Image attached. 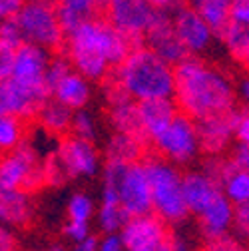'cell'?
<instances>
[{
    "instance_id": "cell-1",
    "label": "cell",
    "mask_w": 249,
    "mask_h": 251,
    "mask_svg": "<svg viewBox=\"0 0 249 251\" xmlns=\"http://www.w3.org/2000/svg\"><path fill=\"white\" fill-rule=\"evenodd\" d=\"M177 110L194 122L235 110V86L217 66L199 56H188L174 66V96Z\"/></svg>"
},
{
    "instance_id": "cell-2",
    "label": "cell",
    "mask_w": 249,
    "mask_h": 251,
    "mask_svg": "<svg viewBox=\"0 0 249 251\" xmlns=\"http://www.w3.org/2000/svg\"><path fill=\"white\" fill-rule=\"evenodd\" d=\"M144 44L122 34L104 16L86 20L66 36L58 54H64L70 66L90 82H102L112 68L122 64L126 56Z\"/></svg>"
},
{
    "instance_id": "cell-3",
    "label": "cell",
    "mask_w": 249,
    "mask_h": 251,
    "mask_svg": "<svg viewBox=\"0 0 249 251\" xmlns=\"http://www.w3.org/2000/svg\"><path fill=\"white\" fill-rule=\"evenodd\" d=\"M108 76L136 102L174 96V66L146 46L132 50Z\"/></svg>"
},
{
    "instance_id": "cell-4",
    "label": "cell",
    "mask_w": 249,
    "mask_h": 251,
    "mask_svg": "<svg viewBox=\"0 0 249 251\" xmlns=\"http://www.w3.org/2000/svg\"><path fill=\"white\" fill-rule=\"evenodd\" d=\"M144 168L149 179L151 213L166 224H181L190 215L181 192V174L177 166L162 160L160 155L144 158Z\"/></svg>"
},
{
    "instance_id": "cell-5",
    "label": "cell",
    "mask_w": 249,
    "mask_h": 251,
    "mask_svg": "<svg viewBox=\"0 0 249 251\" xmlns=\"http://www.w3.org/2000/svg\"><path fill=\"white\" fill-rule=\"evenodd\" d=\"M44 185V172L38 151L32 144H20L12 151L0 155V192H34Z\"/></svg>"
},
{
    "instance_id": "cell-6",
    "label": "cell",
    "mask_w": 249,
    "mask_h": 251,
    "mask_svg": "<svg viewBox=\"0 0 249 251\" xmlns=\"http://www.w3.org/2000/svg\"><path fill=\"white\" fill-rule=\"evenodd\" d=\"M149 144L162 160L174 166H185L194 162L196 155L201 151L196 122L181 112H177L175 118Z\"/></svg>"
},
{
    "instance_id": "cell-7",
    "label": "cell",
    "mask_w": 249,
    "mask_h": 251,
    "mask_svg": "<svg viewBox=\"0 0 249 251\" xmlns=\"http://www.w3.org/2000/svg\"><path fill=\"white\" fill-rule=\"evenodd\" d=\"M20 28L24 42L36 44L48 52H60L64 46V32L56 18V10L52 6L42 4H26L14 16Z\"/></svg>"
},
{
    "instance_id": "cell-8",
    "label": "cell",
    "mask_w": 249,
    "mask_h": 251,
    "mask_svg": "<svg viewBox=\"0 0 249 251\" xmlns=\"http://www.w3.org/2000/svg\"><path fill=\"white\" fill-rule=\"evenodd\" d=\"M104 18L122 34L144 44V32L155 16V8L148 0H100Z\"/></svg>"
},
{
    "instance_id": "cell-9",
    "label": "cell",
    "mask_w": 249,
    "mask_h": 251,
    "mask_svg": "<svg viewBox=\"0 0 249 251\" xmlns=\"http://www.w3.org/2000/svg\"><path fill=\"white\" fill-rule=\"evenodd\" d=\"M144 46L164 62H168L170 66L179 64L181 60L190 56V52L181 44L179 36L175 34L172 14L166 10H155L151 24L144 32Z\"/></svg>"
},
{
    "instance_id": "cell-10",
    "label": "cell",
    "mask_w": 249,
    "mask_h": 251,
    "mask_svg": "<svg viewBox=\"0 0 249 251\" xmlns=\"http://www.w3.org/2000/svg\"><path fill=\"white\" fill-rule=\"evenodd\" d=\"M118 196L120 205L128 213V217L151 213V192L144 162L126 166L118 181Z\"/></svg>"
},
{
    "instance_id": "cell-11",
    "label": "cell",
    "mask_w": 249,
    "mask_h": 251,
    "mask_svg": "<svg viewBox=\"0 0 249 251\" xmlns=\"http://www.w3.org/2000/svg\"><path fill=\"white\" fill-rule=\"evenodd\" d=\"M56 155L60 158L70 179L92 177L100 172V151L94 142L80 140L68 134L60 140Z\"/></svg>"
},
{
    "instance_id": "cell-12",
    "label": "cell",
    "mask_w": 249,
    "mask_h": 251,
    "mask_svg": "<svg viewBox=\"0 0 249 251\" xmlns=\"http://www.w3.org/2000/svg\"><path fill=\"white\" fill-rule=\"evenodd\" d=\"M170 14H172L175 34L179 36L181 44L190 52V56H199L205 50H209V46L215 38L211 28L185 0L179 6H175Z\"/></svg>"
},
{
    "instance_id": "cell-13",
    "label": "cell",
    "mask_w": 249,
    "mask_h": 251,
    "mask_svg": "<svg viewBox=\"0 0 249 251\" xmlns=\"http://www.w3.org/2000/svg\"><path fill=\"white\" fill-rule=\"evenodd\" d=\"M50 60H52V54L48 50H44L36 44H28V42L20 44L16 48L14 68H12L10 80L16 82L18 86H24V88L46 90L44 78H46V70H48Z\"/></svg>"
},
{
    "instance_id": "cell-14",
    "label": "cell",
    "mask_w": 249,
    "mask_h": 251,
    "mask_svg": "<svg viewBox=\"0 0 249 251\" xmlns=\"http://www.w3.org/2000/svg\"><path fill=\"white\" fill-rule=\"evenodd\" d=\"M168 235H170L168 224L162 222L155 213L128 217V222L120 229V237L124 241L126 251H138V249L149 247L153 243H160Z\"/></svg>"
},
{
    "instance_id": "cell-15",
    "label": "cell",
    "mask_w": 249,
    "mask_h": 251,
    "mask_svg": "<svg viewBox=\"0 0 249 251\" xmlns=\"http://www.w3.org/2000/svg\"><path fill=\"white\" fill-rule=\"evenodd\" d=\"M235 114L237 110L217 114L211 118H203L196 122L199 150L207 155H222L227 146L233 140V128H235Z\"/></svg>"
},
{
    "instance_id": "cell-16",
    "label": "cell",
    "mask_w": 249,
    "mask_h": 251,
    "mask_svg": "<svg viewBox=\"0 0 249 251\" xmlns=\"http://www.w3.org/2000/svg\"><path fill=\"white\" fill-rule=\"evenodd\" d=\"M181 192L188 205V211L199 215L217 196L222 194V187L203 172H188L181 176Z\"/></svg>"
},
{
    "instance_id": "cell-17",
    "label": "cell",
    "mask_w": 249,
    "mask_h": 251,
    "mask_svg": "<svg viewBox=\"0 0 249 251\" xmlns=\"http://www.w3.org/2000/svg\"><path fill=\"white\" fill-rule=\"evenodd\" d=\"M177 112L179 110L172 98H153V100L138 102L140 126H142V132L148 144L175 118Z\"/></svg>"
},
{
    "instance_id": "cell-18",
    "label": "cell",
    "mask_w": 249,
    "mask_h": 251,
    "mask_svg": "<svg viewBox=\"0 0 249 251\" xmlns=\"http://www.w3.org/2000/svg\"><path fill=\"white\" fill-rule=\"evenodd\" d=\"M50 98H54L62 106L70 108L72 112L82 110L88 106L92 98V82L72 68L54 84V88L50 90Z\"/></svg>"
},
{
    "instance_id": "cell-19",
    "label": "cell",
    "mask_w": 249,
    "mask_h": 251,
    "mask_svg": "<svg viewBox=\"0 0 249 251\" xmlns=\"http://www.w3.org/2000/svg\"><path fill=\"white\" fill-rule=\"evenodd\" d=\"M233 209H235V205L224 194H220L198 215L201 233L205 235L207 241L229 233V229L233 227Z\"/></svg>"
},
{
    "instance_id": "cell-20",
    "label": "cell",
    "mask_w": 249,
    "mask_h": 251,
    "mask_svg": "<svg viewBox=\"0 0 249 251\" xmlns=\"http://www.w3.org/2000/svg\"><path fill=\"white\" fill-rule=\"evenodd\" d=\"M34 217V203L28 192H0V224L8 227H24Z\"/></svg>"
},
{
    "instance_id": "cell-21",
    "label": "cell",
    "mask_w": 249,
    "mask_h": 251,
    "mask_svg": "<svg viewBox=\"0 0 249 251\" xmlns=\"http://www.w3.org/2000/svg\"><path fill=\"white\" fill-rule=\"evenodd\" d=\"M104 153H106V162H116V164H124V166L138 164L144 160L146 142L136 136H130V134L114 132L106 144Z\"/></svg>"
},
{
    "instance_id": "cell-22",
    "label": "cell",
    "mask_w": 249,
    "mask_h": 251,
    "mask_svg": "<svg viewBox=\"0 0 249 251\" xmlns=\"http://www.w3.org/2000/svg\"><path fill=\"white\" fill-rule=\"evenodd\" d=\"M72 110L66 108V106H62L60 102H56L54 98H48L42 108L38 110L36 114V122L38 126L48 132L50 136H68L70 134V124H72Z\"/></svg>"
},
{
    "instance_id": "cell-23",
    "label": "cell",
    "mask_w": 249,
    "mask_h": 251,
    "mask_svg": "<svg viewBox=\"0 0 249 251\" xmlns=\"http://www.w3.org/2000/svg\"><path fill=\"white\" fill-rule=\"evenodd\" d=\"M185 2L205 20V24L211 28L215 38L220 36V32L229 22L233 0H185Z\"/></svg>"
},
{
    "instance_id": "cell-24",
    "label": "cell",
    "mask_w": 249,
    "mask_h": 251,
    "mask_svg": "<svg viewBox=\"0 0 249 251\" xmlns=\"http://www.w3.org/2000/svg\"><path fill=\"white\" fill-rule=\"evenodd\" d=\"M24 142L26 122L12 114H0V153H8Z\"/></svg>"
},
{
    "instance_id": "cell-25",
    "label": "cell",
    "mask_w": 249,
    "mask_h": 251,
    "mask_svg": "<svg viewBox=\"0 0 249 251\" xmlns=\"http://www.w3.org/2000/svg\"><path fill=\"white\" fill-rule=\"evenodd\" d=\"M217 38L222 40V44L225 46V50L235 60H239V62L249 52V28L247 26H241V24H235V22L229 20Z\"/></svg>"
},
{
    "instance_id": "cell-26",
    "label": "cell",
    "mask_w": 249,
    "mask_h": 251,
    "mask_svg": "<svg viewBox=\"0 0 249 251\" xmlns=\"http://www.w3.org/2000/svg\"><path fill=\"white\" fill-rule=\"evenodd\" d=\"M222 194L233 205L249 201V170H239V168L231 166L224 183H222Z\"/></svg>"
},
{
    "instance_id": "cell-27",
    "label": "cell",
    "mask_w": 249,
    "mask_h": 251,
    "mask_svg": "<svg viewBox=\"0 0 249 251\" xmlns=\"http://www.w3.org/2000/svg\"><path fill=\"white\" fill-rule=\"evenodd\" d=\"M126 222H128V213L122 209L120 203H100L98 226L104 233H120Z\"/></svg>"
},
{
    "instance_id": "cell-28",
    "label": "cell",
    "mask_w": 249,
    "mask_h": 251,
    "mask_svg": "<svg viewBox=\"0 0 249 251\" xmlns=\"http://www.w3.org/2000/svg\"><path fill=\"white\" fill-rule=\"evenodd\" d=\"M98 134L96 128V118L92 116V112H88L86 108L76 110L72 114V124H70V136L80 138V140H88V142H94Z\"/></svg>"
},
{
    "instance_id": "cell-29",
    "label": "cell",
    "mask_w": 249,
    "mask_h": 251,
    "mask_svg": "<svg viewBox=\"0 0 249 251\" xmlns=\"http://www.w3.org/2000/svg\"><path fill=\"white\" fill-rule=\"evenodd\" d=\"M66 213H68V219H72V222L90 224L92 217H94V201H92L90 196L82 192L72 194L66 203Z\"/></svg>"
},
{
    "instance_id": "cell-30",
    "label": "cell",
    "mask_w": 249,
    "mask_h": 251,
    "mask_svg": "<svg viewBox=\"0 0 249 251\" xmlns=\"http://www.w3.org/2000/svg\"><path fill=\"white\" fill-rule=\"evenodd\" d=\"M56 18L60 22V28L62 32H64V36H70L76 28H80L86 20H90L88 16L76 12V10H70V8H64V6H56Z\"/></svg>"
},
{
    "instance_id": "cell-31",
    "label": "cell",
    "mask_w": 249,
    "mask_h": 251,
    "mask_svg": "<svg viewBox=\"0 0 249 251\" xmlns=\"http://www.w3.org/2000/svg\"><path fill=\"white\" fill-rule=\"evenodd\" d=\"M70 70H72V66H70V62H68V58H66L64 54L52 56L50 64H48V70H46V78H44V84H46L48 94H50V90L54 88V84H56L62 76H64L66 72H70Z\"/></svg>"
},
{
    "instance_id": "cell-32",
    "label": "cell",
    "mask_w": 249,
    "mask_h": 251,
    "mask_svg": "<svg viewBox=\"0 0 249 251\" xmlns=\"http://www.w3.org/2000/svg\"><path fill=\"white\" fill-rule=\"evenodd\" d=\"M56 6H64L70 10H76L88 18H96L102 12V2L100 0H54Z\"/></svg>"
},
{
    "instance_id": "cell-33",
    "label": "cell",
    "mask_w": 249,
    "mask_h": 251,
    "mask_svg": "<svg viewBox=\"0 0 249 251\" xmlns=\"http://www.w3.org/2000/svg\"><path fill=\"white\" fill-rule=\"evenodd\" d=\"M0 42H6L14 48H18L20 44H24V38L20 34V28L16 24V18H8L0 22Z\"/></svg>"
},
{
    "instance_id": "cell-34",
    "label": "cell",
    "mask_w": 249,
    "mask_h": 251,
    "mask_svg": "<svg viewBox=\"0 0 249 251\" xmlns=\"http://www.w3.org/2000/svg\"><path fill=\"white\" fill-rule=\"evenodd\" d=\"M14 56H16V48L0 42V82H8L12 76V68H14Z\"/></svg>"
},
{
    "instance_id": "cell-35",
    "label": "cell",
    "mask_w": 249,
    "mask_h": 251,
    "mask_svg": "<svg viewBox=\"0 0 249 251\" xmlns=\"http://www.w3.org/2000/svg\"><path fill=\"white\" fill-rule=\"evenodd\" d=\"M233 229L239 233V237L249 241V201L235 205V209H233Z\"/></svg>"
},
{
    "instance_id": "cell-36",
    "label": "cell",
    "mask_w": 249,
    "mask_h": 251,
    "mask_svg": "<svg viewBox=\"0 0 249 251\" xmlns=\"http://www.w3.org/2000/svg\"><path fill=\"white\" fill-rule=\"evenodd\" d=\"M64 237L70 239L72 243H78L82 239H86L88 235H92L90 231V224H82V222H72V219H66L64 224Z\"/></svg>"
},
{
    "instance_id": "cell-37",
    "label": "cell",
    "mask_w": 249,
    "mask_h": 251,
    "mask_svg": "<svg viewBox=\"0 0 249 251\" xmlns=\"http://www.w3.org/2000/svg\"><path fill=\"white\" fill-rule=\"evenodd\" d=\"M233 138H235L239 144L249 146V110H237V114H235Z\"/></svg>"
},
{
    "instance_id": "cell-38",
    "label": "cell",
    "mask_w": 249,
    "mask_h": 251,
    "mask_svg": "<svg viewBox=\"0 0 249 251\" xmlns=\"http://www.w3.org/2000/svg\"><path fill=\"white\" fill-rule=\"evenodd\" d=\"M207 245L211 247V251H245L243 245H241L235 237H231L229 233H225V235H222V237L211 239Z\"/></svg>"
},
{
    "instance_id": "cell-39",
    "label": "cell",
    "mask_w": 249,
    "mask_h": 251,
    "mask_svg": "<svg viewBox=\"0 0 249 251\" xmlns=\"http://www.w3.org/2000/svg\"><path fill=\"white\" fill-rule=\"evenodd\" d=\"M98 251H126L120 233H104L98 241Z\"/></svg>"
},
{
    "instance_id": "cell-40",
    "label": "cell",
    "mask_w": 249,
    "mask_h": 251,
    "mask_svg": "<svg viewBox=\"0 0 249 251\" xmlns=\"http://www.w3.org/2000/svg\"><path fill=\"white\" fill-rule=\"evenodd\" d=\"M16 249H18V239L12 227L0 224V251H16Z\"/></svg>"
},
{
    "instance_id": "cell-41",
    "label": "cell",
    "mask_w": 249,
    "mask_h": 251,
    "mask_svg": "<svg viewBox=\"0 0 249 251\" xmlns=\"http://www.w3.org/2000/svg\"><path fill=\"white\" fill-rule=\"evenodd\" d=\"M231 166L233 168H239V170H249V146H243L239 144L233 153H231V158H229Z\"/></svg>"
},
{
    "instance_id": "cell-42",
    "label": "cell",
    "mask_w": 249,
    "mask_h": 251,
    "mask_svg": "<svg viewBox=\"0 0 249 251\" xmlns=\"http://www.w3.org/2000/svg\"><path fill=\"white\" fill-rule=\"evenodd\" d=\"M22 6H24V0H0V22L14 18Z\"/></svg>"
},
{
    "instance_id": "cell-43",
    "label": "cell",
    "mask_w": 249,
    "mask_h": 251,
    "mask_svg": "<svg viewBox=\"0 0 249 251\" xmlns=\"http://www.w3.org/2000/svg\"><path fill=\"white\" fill-rule=\"evenodd\" d=\"M98 237L96 235H88L86 239L74 243V249L72 251H98Z\"/></svg>"
},
{
    "instance_id": "cell-44",
    "label": "cell",
    "mask_w": 249,
    "mask_h": 251,
    "mask_svg": "<svg viewBox=\"0 0 249 251\" xmlns=\"http://www.w3.org/2000/svg\"><path fill=\"white\" fill-rule=\"evenodd\" d=\"M148 2L155 8V10H166V12H172L175 6H179L183 0H148Z\"/></svg>"
},
{
    "instance_id": "cell-45",
    "label": "cell",
    "mask_w": 249,
    "mask_h": 251,
    "mask_svg": "<svg viewBox=\"0 0 249 251\" xmlns=\"http://www.w3.org/2000/svg\"><path fill=\"white\" fill-rule=\"evenodd\" d=\"M235 94L241 98V102L245 104V110H249V76H245L239 84H237V88H235Z\"/></svg>"
},
{
    "instance_id": "cell-46",
    "label": "cell",
    "mask_w": 249,
    "mask_h": 251,
    "mask_svg": "<svg viewBox=\"0 0 249 251\" xmlns=\"http://www.w3.org/2000/svg\"><path fill=\"white\" fill-rule=\"evenodd\" d=\"M170 241H172V249L174 251H190V245L183 237L175 235V233H170Z\"/></svg>"
},
{
    "instance_id": "cell-47",
    "label": "cell",
    "mask_w": 249,
    "mask_h": 251,
    "mask_svg": "<svg viewBox=\"0 0 249 251\" xmlns=\"http://www.w3.org/2000/svg\"><path fill=\"white\" fill-rule=\"evenodd\" d=\"M138 251H174V249H172V241H170V235H168L160 243H153V245L144 247V249H138Z\"/></svg>"
},
{
    "instance_id": "cell-48",
    "label": "cell",
    "mask_w": 249,
    "mask_h": 251,
    "mask_svg": "<svg viewBox=\"0 0 249 251\" xmlns=\"http://www.w3.org/2000/svg\"><path fill=\"white\" fill-rule=\"evenodd\" d=\"M26 4H42V6H52V8H56V2L54 0H24Z\"/></svg>"
},
{
    "instance_id": "cell-49",
    "label": "cell",
    "mask_w": 249,
    "mask_h": 251,
    "mask_svg": "<svg viewBox=\"0 0 249 251\" xmlns=\"http://www.w3.org/2000/svg\"><path fill=\"white\" fill-rule=\"evenodd\" d=\"M241 64H243V70H245V74L249 76V52L245 54V58L241 60Z\"/></svg>"
},
{
    "instance_id": "cell-50",
    "label": "cell",
    "mask_w": 249,
    "mask_h": 251,
    "mask_svg": "<svg viewBox=\"0 0 249 251\" xmlns=\"http://www.w3.org/2000/svg\"><path fill=\"white\" fill-rule=\"evenodd\" d=\"M48 251H68V249H66V247H62V245H52Z\"/></svg>"
},
{
    "instance_id": "cell-51",
    "label": "cell",
    "mask_w": 249,
    "mask_h": 251,
    "mask_svg": "<svg viewBox=\"0 0 249 251\" xmlns=\"http://www.w3.org/2000/svg\"><path fill=\"white\" fill-rule=\"evenodd\" d=\"M196 251H211V247H209V245H205V247H199V249H196Z\"/></svg>"
}]
</instances>
